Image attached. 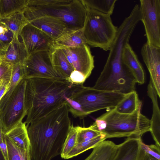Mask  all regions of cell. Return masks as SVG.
<instances>
[{"mask_svg": "<svg viewBox=\"0 0 160 160\" xmlns=\"http://www.w3.org/2000/svg\"><path fill=\"white\" fill-rule=\"evenodd\" d=\"M139 143L140 147L146 153L158 160H160V147L156 144H146L141 139L140 140Z\"/></svg>", "mask_w": 160, "mask_h": 160, "instance_id": "32", "label": "cell"}, {"mask_svg": "<svg viewBox=\"0 0 160 160\" xmlns=\"http://www.w3.org/2000/svg\"><path fill=\"white\" fill-rule=\"evenodd\" d=\"M137 160H158L146 153L141 148L140 150Z\"/></svg>", "mask_w": 160, "mask_h": 160, "instance_id": "38", "label": "cell"}, {"mask_svg": "<svg viewBox=\"0 0 160 160\" xmlns=\"http://www.w3.org/2000/svg\"><path fill=\"white\" fill-rule=\"evenodd\" d=\"M28 0H0V17L23 12Z\"/></svg>", "mask_w": 160, "mask_h": 160, "instance_id": "24", "label": "cell"}, {"mask_svg": "<svg viewBox=\"0 0 160 160\" xmlns=\"http://www.w3.org/2000/svg\"><path fill=\"white\" fill-rule=\"evenodd\" d=\"M10 80H4L0 83V101L8 91Z\"/></svg>", "mask_w": 160, "mask_h": 160, "instance_id": "37", "label": "cell"}, {"mask_svg": "<svg viewBox=\"0 0 160 160\" xmlns=\"http://www.w3.org/2000/svg\"><path fill=\"white\" fill-rule=\"evenodd\" d=\"M13 36L12 32L0 24V41L8 44L12 41Z\"/></svg>", "mask_w": 160, "mask_h": 160, "instance_id": "35", "label": "cell"}, {"mask_svg": "<svg viewBox=\"0 0 160 160\" xmlns=\"http://www.w3.org/2000/svg\"><path fill=\"white\" fill-rule=\"evenodd\" d=\"M147 92L152 103V114L150 120L149 132L155 142V144L160 147V111L158 100V96L150 79L148 86Z\"/></svg>", "mask_w": 160, "mask_h": 160, "instance_id": "15", "label": "cell"}, {"mask_svg": "<svg viewBox=\"0 0 160 160\" xmlns=\"http://www.w3.org/2000/svg\"><path fill=\"white\" fill-rule=\"evenodd\" d=\"M18 147L25 149H30V142L25 123L21 122L5 133Z\"/></svg>", "mask_w": 160, "mask_h": 160, "instance_id": "21", "label": "cell"}, {"mask_svg": "<svg viewBox=\"0 0 160 160\" xmlns=\"http://www.w3.org/2000/svg\"><path fill=\"white\" fill-rule=\"evenodd\" d=\"M24 67L25 79L32 78L64 79L54 70L48 50L38 51L29 55L24 63Z\"/></svg>", "mask_w": 160, "mask_h": 160, "instance_id": "9", "label": "cell"}, {"mask_svg": "<svg viewBox=\"0 0 160 160\" xmlns=\"http://www.w3.org/2000/svg\"><path fill=\"white\" fill-rule=\"evenodd\" d=\"M104 135L99 136L90 140L77 143L67 156L66 159L77 156L91 148H93L99 143L106 140Z\"/></svg>", "mask_w": 160, "mask_h": 160, "instance_id": "28", "label": "cell"}, {"mask_svg": "<svg viewBox=\"0 0 160 160\" xmlns=\"http://www.w3.org/2000/svg\"><path fill=\"white\" fill-rule=\"evenodd\" d=\"M83 28L67 29L59 37L53 40V45L62 48L86 44L83 34Z\"/></svg>", "mask_w": 160, "mask_h": 160, "instance_id": "18", "label": "cell"}, {"mask_svg": "<svg viewBox=\"0 0 160 160\" xmlns=\"http://www.w3.org/2000/svg\"><path fill=\"white\" fill-rule=\"evenodd\" d=\"M87 12L81 0H28L23 11L28 22L48 16L59 20L70 29L82 28Z\"/></svg>", "mask_w": 160, "mask_h": 160, "instance_id": "3", "label": "cell"}, {"mask_svg": "<svg viewBox=\"0 0 160 160\" xmlns=\"http://www.w3.org/2000/svg\"><path fill=\"white\" fill-rule=\"evenodd\" d=\"M140 21L143 23L147 42L160 48V0H140Z\"/></svg>", "mask_w": 160, "mask_h": 160, "instance_id": "8", "label": "cell"}, {"mask_svg": "<svg viewBox=\"0 0 160 160\" xmlns=\"http://www.w3.org/2000/svg\"><path fill=\"white\" fill-rule=\"evenodd\" d=\"M142 103L135 91L127 94L124 98L115 107L118 112L132 114L141 109Z\"/></svg>", "mask_w": 160, "mask_h": 160, "instance_id": "23", "label": "cell"}, {"mask_svg": "<svg viewBox=\"0 0 160 160\" xmlns=\"http://www.w3.org/2000/svg\"><path fill=\"white\" fill-rule=\"evenodd\" d=\"M84 160H112L117 150L118 145L109 140H104L93 148Z\"/></svg>", "mask_w": 160, "mask_h": 160, "instance_id": "20", "label": "cell"}, {"mask_svg": "<svg viewBox=\"0 0 160 160\" xmlns=\"http://www.w3.org/2000/svg\"><path fill=\"white\" fill-rule=\"evenodd\" d=\"M25 104L26 127L65 104V97L82 85H74L64 79L32 78L27 79Z\"/></svg>", "mask_w": 160, "mask_h": 160, "instance_id": "2", "label": "cell"}, {"mask_svg": "<svg viewBox=\"0 0 160 160\" xmlns=\"http://www.w3.org/2000/svg\"><path fill=\"white\" fill-rule=\"evenodd\" d=\"M8 153V160H31L30 149L17 146L5 134Z\"/></svg>", "mask_w": 160, "mask_h": 160, "instance_id": "27", "label": "cell"}, {"mask_svg": "<svg viewBox=\"0 0 160 160\" xmlns=\"http://www.w3.org/2000/svg\"><path fill=\"white\" fill-rule=\"evenodd\" d=\"M26 79H22L0 107V126L6 133L22 122L27 115L25 104Z\"/></svg>", "mask_w": 160, "mask_h": 160, "instance_id": "7", "label": "cell"}, {"mask_svg": "<svg viewBox=\"0 0 160 160\" xmlns=\"http://www.w3.org/2000/svg\"><path fill=\"white\" fill-rule=\"evenodd\" d=\"M62 49L74 70L80 72L87 79L94 67V56L87 44Z\"/></svg>", "mask_w": 160, "mask_h": 160, "instance_id": "10", "label": "cell"}, {"mask_svg": "<svg viewBox=\"0 0 160 160\" xmlns=\"http://www.w3.org/2000/svg\"><path fill=\"white\" fill-rule=\"evenodd\" d=\"M20 36L28 55L42 51H48L53 40L44 32L28 23L22 30Z\"/></svg>", "mask_w": 160, "mask_h": 160, "instance_id": "11", "label": "cell"}, {"mask_svg": "<svg viewBox=\"0 0 160 160\" xmlns=\"http://www.w3.org/2000/svg\"><path fill=\"white\" fill-rule=\"evenodd\" d=\"M141 54L150 74V79L160 98V48L146 42L141 49Z\"/></svg>", "mask_w": 160, "mask_h": 160, "instance_id": "12", "label": "cell"}, {"mask_svg": "<svg viewBox=\"0 0 160 160\" xmlns=\"http://www.w3.org/2000/svg\"><path fill=\"white\" fill-rule=\"evenodd\" d=\"M0 149L5 160H8V149L4 132L2 133L0 141Z\"/></svg>", "mask_w": 160, "mask_h": 160, "instance_id": "36", "label": "cell"}, {"mask_svg": "<svg viewBox=\"0 0 160 160\" xmlns=\"http://www.w3.org/2000/svg\"><path fill=\"white\" fill-rule=\"evenodd\" d=\"M127 94L81 86L69 97L78 102L87 115L98 110L114 108Z\"/></svg>", "mask_w": 160, "mask_h": 160, "instance_id": "6", "label": "cell"}, {"mask_svg": "<svg viewBox=\"0 0 160 160\" xmlns=\"http://www.w3.org/2000/svg\"><path fill=\"white\" fill-rule=\"evenodd\" d=\"M118 28L113 23L111 15L87 10L83 28L87 44L105 51L109 50L116 36Z\"/></svg>", "mask_w": 160, "mask_h": 160, "instance_id": "5", "label": "cell"}, {"mask_svg": "<svg viewBox=\"0 0 160 160\" xmlns=\"http://www.w3.org/2000/svg\"><path fill=\"white\" fill-rule=\"evenodd\" d=\"M4 132L3 131L1 127L0 126V141L1 139L2 133ZM0 160H5L0 149Z\"/></svg>", "mask_w": 160, "mask_h": 160, "instance_id": "40", "label": "cell"}, {"mask_svg": "<svg viewBox=\"0 0 160 160\" xmlns=\"http://www.w3.org/2000/svg\"><path fill=\"white\" fill-rule=\"evenodd\" d=\"M78 127V132L77 143L88 141L99 136L105 135L98 131L93 124L88 127L79 126Z\"/></svg>", "mask_w": 160, "mask_h": 160, "instance_id": "30", "label": "cell"}, {"mask_svg": "<svg viewBox=\"0 0 160 160\" xmlns=\"http://www.w3.org/2000/svg\"><path fill=\"white\" fill-rule=\"evenodd\" d=\"M86 79L85 76L80 72L74 70L66 80L74 85H83V84Z\"/></svg>", "mask_w": 160, "mask_h": 160, "instance_id": "34", "label": "cell"}, {"mask_svg": "<svg viewBox=\"0 0 160 160\" xmlns=\"http://www.w3.org/2000/svg\"><path fill=\"white\" fill-rule=\"evenodd\" d=\"M29 23L44 32L53 40L68 29L61 21L50 17H40Z\"/></svg>", "mask_w": 160, "mask_h": 160, "instance_id": "14", "label": "cell"}, {"mask_svg": "<svg viewBox=\"0 0 160 160\" xmlns=\"http://www.w3.org/2000/svg\"><path fill=\"white\" fill-rule=\"evenodd\" d=\"M141 138L128 137L118 145L117 152L112 160H137Z\"/></svg>", "mask_w": 160, "mask_h": 160, "instance_id": "19", "label": "cell"}, {"mask_svg": "<svg viewBox=\"0 0 160 160\" xmlns=\"http://www.w3.org/2000/svg\"><path fill=\"white\" fill-rule=\"evenodd\" d=\"M24 65L17 64L12 65V74L8 91L0 101V105L3 104L11 95L20 81L24 79Z\"/></svg>", "mask_w": 160, "mask_h": 160, "instance_id": "26", "label": "cell"}, {"mask_svg": "<svg viewBox=\"0 0 160 160\" xmlns=\"http://www.w3.org/2000/svg\"><path fill=\"white\" fill-rule=\"evenodd\" d=\"M23 12H19L5 17H0V24L6 27L14 35L20 36L22 29L28 23Z\"/></svg>", "mask_w": 160, "mask_h": 160, "instance_id": "22", "label": "cell"}, {"mask_svg": "<svg viewBox=\"0 0 160 160\" xmlns=\"http://www.w3.org/2000/svg\"><path fill=\"white\" fill-rule=\"evenodd\" d=\"M97 129L104 134L106 138L127 137L141 138L142 135L149 131L150 120L138 109L131 114L117 112L115 108L98 118L93 123Z\"/></svg>", "mask_w": 160, "mask_h": 160, "instance_id": "4", "label": "cell"}, {"mask_svg": "<svg viewBox=\"0 0 160 160\" xmlns=\"http://www.w3.org/2000/svg\"><path fill=\"white\" fill-rule=\"evenodd\" d=\"M12 65L0 60V83L3 80H10Z\"/></svg>", "mask_w": 160, "mask_h": 160, "instance_id": "33", "label": "cell"}, {"mask_svg": "<svg viewBox=\"0 0 160 160\" xmlns=\"http://www.w3.org/2000/svg\"><path fill=\"white\" fill-rule=\"evenodd\" d=\"M87 10L91 9L111 15L117 0H81Z\"/></svg>", "mask_w": 160, "mask_h": 160, "instance_id": "25", "label": "cell"}, {"mask_svg": "<svg viewBox=\"0 0 160 160\" xmlns=\"http://www.w3.org/2000/svg\"><path fill=\"white\" fill-rule=\"evenodd\" d=\"M65 104L67 105L69 112L75 118H82L87 115L83 111L80 104L77 102L70 98L67 96L65 97Z\"/></svg>", "mask_w": 160, "mask_h": 160, "instance_id": "31", "label": "cell"}, {"mask_svg": "<svg viewBox=\"0 0 160 160\" xmlns=\"http://www.w3.org/2000/svg\"><path fill=\"white\" fill-rule=\"evenodd\" d=\"M18 37L14 35L6 50L0 53V60L12 65H24L28 54L24 44L19 40Z\"/></svg>", "mask_w": 160, "mask_h": 160, "instance_id": "13", "label": "cell"}, {"mask_svg": "<svg viewBox=\"0 0 160 160\" xmlns=\"http://www.w3.org/2000/svg\"><path fill=\"white\" fill-rule=\"evenodd\" d=\"M66 104L27 127L32 160H52L60 155L72 125Z\"/></svg>", "mask_w": 160, "mask_h": 160, "instance_id": "1", "label": "cell"}, {"mask_svg": "<svg viewBox=\"0 0 160 160\" xmlns=\"http://www.w3.org/2000/svg\"><path fill=\"white\" fill-rule=\"evenodd\" d=\"M123 58L124 63L132 74L136 82L140 84H143L145 80L144 70L137 55L129 43L124 49Z\"/></svg>", "mask_w": 160, "mask_h": 160, "instance_id": "17", "label": "cell"}, {"mask_svg": "<svg viewBox=\"0 0 160 160\" xmlns=\"http://www.w3.org/2000/svg\"><path fill=\"white\" fill-rule=\"evenodd\" d=\"M78 132V126H71L65 140L60 155L62 158L66 159L69 153L76 144Z\"/></svg>", "mask_w": 160, "mask_h": 160, "instance_id": "29", "label": "cell"}, {"mask_svg": "<svg viewBox=\"0 0 160 160\" xmlns=\"http://www.w3.org/2000/svg\"><path fill=\"white\" fill-rule=\"evenodd\" d=\"M48 51L55 71L62 78L67 80L74 70L62 49L53 45Z\"/></svg>", "mask_w": 160, "mask_h": 160, "instance_id": "16", "label": "cell"}, {"mask_svg": "<svg viewBox=\"0 0 160 160\" xmlns=\"http://www.w3.org/2000/svg\"><path fill=\"white\" fill-rule=\"evenodd\" d=\"M8 44H6L0 41V53L6 50Z\"/></svg>", "mask_w": 160, "mask_h": 160, "instance_id": "39", "label": "cell"}]
</instances>
